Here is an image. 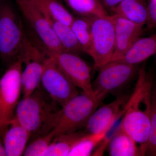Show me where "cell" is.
Here are the masks:
<instances>
[{
  "mask_svg": "<svg viewBox=\"0 0 156 156\" xmlns=\"http://www.w3.org/2000/svg\"><path fill=\"white\" fill-rule=\"evenodd\" d=\"M133 92L123 108V117L120 125L124 130L140 144L142 155L147 142L152 108V92L154 73L147 71L145 64L139 68Z\"/></svg>",
  "mask_w": 156,
  "mask_h": 156,
  "instance_id": "1",
  "label": "cell"
},
{
  "mask_svg": "<svg viewBox=\"0 0 156 156\" xmlns=\"http://www.w3.org/2000/svg\"><path fill=\"white\" fill-rule=\"evenodd\" d=\"M28 41L17 5L0 0V59L7 67L20 58Z\"/></svg>",
  "mask_w": 156,
  "mask_h": 156,
  "instance_id": "2",
  "label": "cell"
},
{
  "mask_svg": "<svg viewBox=\"0 0 156 156\" xmlns=\"http://www.w3.org/2000/svg\"><path fill=\"white\" fill-rule=\"evenodd\" d=\"M38 89L32 95L20 101L14 118L22 127L38 136L52 131L56 125L59 110L48 101Z\"/></svg>",
  "mask_w": 156,
  "mask_h": 156,
  "instance_id": "3",
  "label": "cell"
},
{
  "mask_svg": "<svg viewBox=\"0 0 156 156\" xmlns=\"http://www.w3.org/2000/svg\"><path fill=\"white\" fill-rule=\"evenodd\" d=\"M22 16L31 42L45 55L65 50L50 23L31 0H14Z\"/></svg>",
  "mask_w": 156,
  "mask_h": 156,
  "instance_id": "4",
  "label": "cell"
},
{
  "mask_svg": "<svg viewBox=\"0 0 156 156\" xmlns=\"http://www.w3.org/2000/svg\"><path fill=\"white\" fill-rule=\"evenodd\" d=\"M95 98L79 93L61 107L52 131L55 136L76 132L85 127L92 114L100 105Z\"/></svg>",
  "mask_w": 156,
  "mask_h": 156,
  "instance_id": "5",
  "label": "cell"
},
{
  "mask_svg": "<svg viewBox=\"0 0 156 156\" xmlns=\"http://www.w3.org/2000/svg\"><path fill=\"white\" fill-rule=\"evenodd\" d=\"M138 65L119 61H111L98 70L92 83L95 97L100 103L109 94L126 87L138 73Z\"/></svg>",
  "mask_w": 156,
  "mask_h": 156,
  "instance_id": "6",
  "label": "cell"
},
{
  "mask_svg": "<svg viewBox=\"0 0 156 156\" xmlns=\"http://www.w3.org/2000/svg\"><path fill=\"white\" fill-rule=\"evenodd\" d=\"M91 23L92 43L89 56L98 71L111 61L115 50L114 24L112 15L104 17H89Z\"/></svg>",
  "mask_w": 156,
  "mask_h": 156,
  "instance_id": "7",
  "label": "cell"
},
{
  "mask_svg": "<svg viewBox=\"0 0 156 156\" xmlns=\"http://www.w3.org/2000/svg\"><path fill=\"white\" fill-rule=\"evenodd\" d=\"M45 55L53 58L62 73L78 89L96 98L91 81V68L79 55L62 50Z\"/></svg>",
  "mask_w": 156,
  "mask_h": 156,
  "instance_id": "8",
  "label": "cell"
},
{
  "mask_svg": "<svg viewBox=\"0 0 156 156\" xmlns=\"http://www.w3.org/2000/svg\"><path fill=\"white\" fill-rule=\"evenodd\" d=\"M41 84L51 100L61 107L79 94L78 88L62 73L53 58L47 56L44 62Z\"/></svg>",
  "mask_w": 156,
  "mask_h": 156,
  "instance_id": "9",
  "label": "cell"
},
{
  "mask_svg": "<svg viewBox=\"0 0 156 156\" xmlns=\"http://www.w3.org/2000/svg\"><path fill=\"white\" fill-rule=\"evenodd\" d=\"M23 62L20 58L9 65L0 78V106L4 123L14 118L15 108L22 92Z\"/></svg>",
  "mask_w": 156,
  "mask_h": 156,
  "instance_id": "10",
  "label": "cell"
},
{
  "mask_svg": "<svg viewBox=\"0 0 156 156\" xmlns=\"http://www.w3.org/2000/svg\"><path fill=\"white\" fill-rule=\"evenodd\" d=\"M46 57V55L29 40L20 56L24 64L21 74L23 97L32 95L39 88Z\"/></svg>",
  "mask_w": 156,
  "mask_h": 156,
  "instance_id": "11",
  "label": "cell"
},
{
  "mask_svg": "<svg viewBox=\"0 0 156 156\" xmlns=\"http://www.w3.org/2000/svg\"><path fill=\"white\" fill-rule=\"evenodd\" d=\"M127 100L125 96L121 95L110 103L98 106L88 120L84 132L86 134H96L113 126L117 120L123 115V108L121 109Z\"/></svg>",
  "mask_w": 156,
  "mask_h": 156,
  "instance_id": "12",
  "label": "cell"
},
{
  "mask_svg": "<svg viewBox=\"0 0 156 156\" xmlns=\"http://www.w3.org/2000/svg\"><path fill=\"white\" fill-rule=\"evenodd\" d=\"M114 24L115 50L111 61L118 60L140 38L142 26L140 25L116 14L112 15Z\"/></svg>",
  "mask_w": 156,
  "mask_h": 156,
  "instance_id": "13",
  "label": "cell"
},
{
  "mask_svg": "<svg viewBox=\"0 0 156 156\" xmlns=\"http://www.w3.org/2000/svg\"><path fill=\"white\" fill-rule=\"evenodd\" d=\"M31 136L30 132L13 118L9 122L3 138L5 155H23Z\"/></svg>",
  "mask_w": 156,
  "mask_h": 156,
  "instance_id": "14",
  "label": "cell"
},
{
  "mask_svg": "<svg viewBox=\"0 0 156 156\" xmlns=\"http://www.w3.org/2000/svg\"><path fill=\"white\" fill-rule=\"evenodd\" d=\"M156 54V34L139 38L122 56L115 61L138 65Z\"/></svg>",
  "mask_w": 156,
  "mask_h": 156,
  "instance_id": "15",
  "label": "cell"
},
{
  "mask_svg": "<svg viewBox=\"0 0 156 156\" xmlns=\"http://www.w3.org/2000/svg\"><path fill=\"white\" fill-rule=\"evenodd\" d=\"M137 143L122 128L120 124L110 138L108 152L111 156H142Z\"/></svg>",
  "mask_w": 156,
  "mask_h": 156,
  "instance_id": "16",
  "label": "cell"
},
{
  "mask_svg": "<svg viewBox=\"0 0 156 156\" xmlns=\"http://www.w3.org/2000/svg\"><path fill=\"white\" fill-rule=\"evenodd\" d=\"M112 12L142 26L147 22V4L145 0H123Z\"/></svg>",
  "mask_w": 156,
  "mask_h": 156,
  "instance_id": "17",
  "label": "cell"
},
{
  "mask_svg": "<svg viewBox=\"0 0 156 156\" xmlns=\"http://www.w3.org/2000/svg\"><path fill=\"white\" fill-rule=\"evenodd\" d=\"M44 14L65 50L80 55L83 53L70 26Z\"/></svg>",
  "mask_w": 156,
  "mask_h": 156,
  "instance_id": "18",
  "label": "cell"
},
{
  "mask_svg": "<svg viewBox=\"0 0 156 156\" xmlns=\"http://www.w3.org/2000/svg\"><path fill=\"white\" fill-rule=\"evenodd\" d=\"M113 126H109L100 133L84 134L73 147L69 156L92 155L95 148L106 137Z\"/></svg>",
  "mask_w": 156,
  "mask_h": 156,
  "instance_id": "19",
  "label": "cell"
},
{
  "mask_svg": "<svg viewBox=\"0 0 156 156\" xmlns=\"http://www.w3.org/2000/svg\"><path fill=\"white\" fill-rule=\"evenodd\" d=\"M70 9L81 17H104L108 11L99 0H63Z\"/></svg>",
  "mask_w": 156,
  "mask_h": 156,
  "instance_id": "20",
  "label": "cell"
},
{
  "mask_svg": "<svg viewBox=\"0 0 156 156\" xmlns=\"http://www.w3.org/2000/svg\"><path fill=\"white\" fill-rule=\"evenodd\" d=\"M43 13L70 26L74 17L59 0H31Z\"/></svg>",
  "mask_w": 156,
  "mask_h": 156,
  "instance_id": "21",
  "label": "cell"
},
{
  "mask_svg": "<svg viewBox=\"0 0 156 156\" xmlns=\"http://www.w3.org/2000/svg\"><path fill=\"white\" fill-rule=\"evenodd\" d=\"M83 132H74L55 136L44 156H67L78 140L86 134Z\"/></svg>",
  "mask_w": 156,
  "mask_h": 156,
  "instance_id": "22",
  "label": "cell"
},
{
  "mask_svg": "<svg viewBox=\"0 0 156 156\" xmlns=\"http://www.w3.org/2000/svg\"><path fill=\"white\" fill-rule=\"evenodd\" d=\"M83 53L89 55L92 43L91 23L89 17H74L70 25Z\"/></svg>",
  "mask_w": 156,
  "mask_h": 156,
  "instance_id": "23",
  "label": "cell"
},
{
  "mask_svg": "<svg viewBox=\"0 0 156 156\" xmlns=\"http://www.w3.org/2000/svg\"><path fill=\"white\" fill-rule=\"evenodd\" d=\"M55 135L53 131L38 136L27 145L23 155L44 156Z\"/></svg>",
  "mask_w": 156,
  "mask_h": 156,
  "instance_id": "24",
  "label": "cell"
},
{
  "mask_svg": "<svg viewBox=\"0 0 156 156\" xmlns=\"http://www.w3.org/2000/svg\"><path fill=\"white\" fill-rule=\"evenodd\" d=\"M156 156V85L152 92V108L150 128L147 142L144 149V155Z\"/></svg>",
  "mask_w": 156,
  "mask_h": 156,
  "instance_id": "25",
  "label": "cell"
},
{
  "mask_svg": "<svg viewBox=\"0 0 156 156\" xmlns=\"http://www.w3.org/2000/svg\"><path fill=\"white\" fill-rule=\"evenodd\" d=\"M147 9L148 19L146 24L148 28H156V0H149Z\"/></svg>",
  "mask_w": 156,
  "mask_h": 156,
  "instance_id": "26",
  "label": "cell"
},
{
  "mask_svg": "<svg viewBox=\"0 0 156 156\" xmlns=\"http://www.w3.org/2000/svg\"><path fill=\"white\" fill-rule=\"evenodd\" d=\"M101 5L107 11H112L120 4L123 0H99Z\"/></svg>",
  "mask_w": 156,
  "mask_h": 156,
  "instance_id": "27",
  "label": "cell"
},
{
  "mask_svg": "<svg viewBox=\"0 0 156 156\" xmlns=\"http://www.w3.org/2000/svg\"><path fill=\"white\" fill-rule=\"evenodd\" d=\"M9 125V124H6L0 126V156H6L3 138L5 131Z\"/></svg>",
  "mask_w": 156,
  "mask_h": 156,
  "instance_id": "28",
  "label": "cell"
},
{
  "mask_svg": "<svg viewBox=\"0 0 156 156\" xmlns=\"http://www.w3.org/2000/svg\"><path fill=\"white\" fill-rule=\"evenodd\" d=\"M0 124L1 125H5L3 122L2 114V109L0 106Z\"/></svg>",
  "mask_w": 156,
  "mask_h": 156,
  "instance_id": "29",
  "label": "cell"
},
{
  "mask_svg": "<svg viewBox=\"0 0 156 156\" xmlns=\"http://www.w3.org/2000/svg\"><path fill=\"white\" fill-rule=\"evenodd\" d=\"M6 125V124H5ZM1 125H1V124H0V126H1Z\"/></svg>",
  "mask_w": 156,
  "mask_h": 156,
  "instance_id": "30",
  "label": "cell"
}]
</instances>
